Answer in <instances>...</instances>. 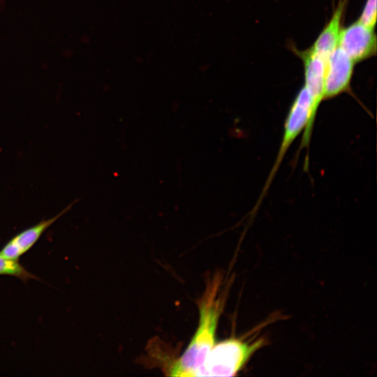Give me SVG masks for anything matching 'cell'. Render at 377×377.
I'll list each match as a JSON object with an SVG mask.
<instances>
[{
  "label": "cell",
  "instance_id": "2",
  "mask_svg": "<svg viewBox=\"0 0 377 377\" xmlns=\"http://www.w3.org/2000/svg\"><path fill=\"white\" fill-rule=\"evenodd\" d=\"M263 343L230 338L214 344L194 376H235Z\"/></svg>",
  "mask_w": 377,
  "mask_h": 377
},
{
  "label": "cell",
  "instance_id": "6",
  "mask_svg": "<svg viewBox=\"0 0 377 377\" xmlns=\"http://www.w3.org/2000/svg\"><path fill=\"white\" fill-rule=\"evenodd\" d=\"M338 46L356 64L376 53V36L374 28L365 26L358 20L342 28Z\"/></svg>",
  "mask_w": 377,
  "mask_h": 377
},
{
  "label": "cell",
  "instance_id": "9",
  "mask_svg": "<svg viewBox=\"0 0 377 377\" xmlns=\"http://www.w3.org/2000/svg\"><path fill=\"white\" fill-rule=\"evenodd\" d=\"M0 275L15 276L24 282L38 279L37 276L27 270L18 260L7 259L0 255Z\"/></svg>",
  "mask_w": 377,
  "mask_h": 377
},
{
  "label": "cell",
  "instance_id": "7",
  "mask_svg": "<svg viewBox=\"0 0 377 377\" xmlns=\"http://www.w3.org/2000/svg\"><path fill=\"white\" fill-rule=\"evenodd\" d=\"M73 205V203L68 205L53 217L41 220L13 236L1 248L0 255L9 260H18L34 246L50 226L71 209Z\"/></svg>",
  "mask_w": 377,
  "mask_h": 377
},
{
  "label": "cell",
  "instance_id": "5",
  "mask_svg": "<svg viewBox=\"0 0 377 377\" xmlns=\"http://www.w3.org/2000/svg\"><path fill=\"white\" fill-rule=\"evenodd\" d=\"M355 64L339 46L330 54L326 64L323 101L349 91Z\"/></svg>",
  "mask_w": 377,
  "mask_h": 377
},
{
  "label": "cell",
  "instance_id": "1",
  "mask_svg": "<svg viewBox=\"0 0 377 377\" xmlns=\"http://www.w3.org/2000/svg\"><path fill=\"white\" fill-rule=\"evenodd\" d=\"M220 276H214L207 283L198 301V327L181 357L168 369L171 376H194L215 344L218 321L224 305V298L219 292Z\"/></svg>",
  "mask_w": 377,
  "mask_h": 377
},
{
  "label": "cell",
  "instance_id": "8",
  "mask_svg": "<svg viewBox=\"0 0 377 377\" xmlns=\"http://www.w3.org/2000/svg\"><path fill=\"white\" fill-rule=\"evenodd\" d=\"M347 0H341L331 18L323 29L313 45L309 47L315 54L327 60L330 54L338 47L341 22Z\"/></svg>",
  "mask_w": 377,
  "mask_h": 377
},
{
  "label": "cell",
  "instance_id": "4",
  "mask_svg": "<svg viewBox=\"0 0 377 377\" xmlns=\"http://www.w3.org/2000/svg\"><path fill=\"white\" fill-rule=\"evenodd\" d=\"M304 65V87L312 101L310 118L302 134L300 149H309L318 108L323 101V89L327 61L315 54L310 48L297 51Z\"/></svg>",
  "mask_w": 377,
  "mask_h": 377
},
{
  "label": "cell",
  "instance_id": "3",
  "mask_svg": "<svg viewBox=\"0 0 377 377\" xmlns=\"http://www.w3.org/2000/svg\"><path fill=\"white\" fill-rule=\"evenodd\" d=\"M311 108L312 101L311 96L306 88L303 86L297 92L286 115L277 156L256 202L255 209H257L266 195L286 152L299 135L303 132L310 118Z\"/></svg>",
  "mask_w": 377,
  "mask_h": 377
},
{
  "label": "cell",
  "instance_id": "10",
  "mask_svg": "<svg viewBox=\"0 0 377 377\" xmlns=\"http://www.w3.org/2000/svg\"><path fill=\"white\" fill-rule=\"evenodd\" d=\"M376 0H367L357 20L365 26L374 28L376 23Z\"/></svg>",
  "mask_w": 377,
  "mask_h": 377
}]
</instances>
